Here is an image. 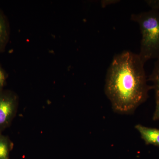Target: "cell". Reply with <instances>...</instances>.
<instances>
[{"instance_id": "7a4b0ae2", "label": "cell", "mask_w": 159, "mask_h": 159, "mask_svg": "<svg viewBox=\"0 0 159 159\" xmlns=\"http://www.w3.org/2000/svg\"><path fill=\"white\" fill-rule=\"evenodd\" d=\"M131 20L139 24L142 35L139 57L145 64L151 59L159 58V11L134 13Z\"/></svg>"}, {"instance_id": "30bf717a", "label": "cell", "mask_w": 159, "mask_h": 159, "mask_svg": "<svg viewBox=\"0 0 159 159\" xmlns=\"http://www.w3.org/2000/svg\"><path fill=\"white\" fill-rule=\"evenodd\" d=\"M146 2L151 9L159 11V0H148Z\"/></svg>"}, {"instance_id": "8992f818", "label": "cell", "mask_w": 159, "mask_h": 159, "mask_svg": "<svg viewBox=\"0 0 159 159\" xmlns=\"http://www.w3.org/2000/svg\"><path fill=\"white\" fill-rule=\"evenodd\" d=\"M13 145L9 137L0 134V159H10V153Z\"/></svg>"}, {"instance_id": "5b68a950", "label": "cell", "mask_w": 159, "mask_h": 159, "mask_svg": "<svg viewBox=\"0 0 159 159\" xmlns=\"http://www.w3.org/2000/svg\"><path fill=\"white\" fill-rule=\"evenodd\" d=\"M9 38V23L6 16L0 9V52L5 50Z\"/></svg>"}, {"instance_id": "9c48e42d", "label": "cell", "mask_w": 159, "mask_h": 159, "mask_svg": "<svg viewBox=\"0 0 159 159\" xmlns=\"http://www.w3.org/2000/svg\"><path fill=\"white\" fill-rule=\"evenodd\" d=\"M7 77L6 72L0 66V90L4 89L6 84Z\"/></svg>"}, {"instance_id": "ba28073f", "label": "cell", "mask_w": 159, "mask_h": 159, "mask_svg": "<svg viewBox=\"0 0 159 159\" xmlns=\"http://www.w3.org/2000/svg\"><path fill=\"white\" fill-rule=\"evenodd\" d=\"M156 95V105L155 111L154 113L152 119L154 121L159 120V90H155Z\"/></svg>"}, {"instance_id": "277c9868", "label": "cell", "mask_w": 159, "mask_h": 159, "mask_svg": "<svg viewBox=\"0 0 159 159\" xmlns=\"http://www.w3.org/2000/svg\"><path fill=\"white\" fill-rule=\"evenodd\" d=\"M141 138L147 145H152L159 147V129L147 127L141 124L135 125Z\"/></svg>"}, {"instance_id": "3957f363", "label": "cell", "mask_w": 159, "mask_h": 159, "mask_svg": "<svg viewBox=\"0 0 159 159\" xmlns=\"http://www.w3.org/2000/svg\"><path fill=\"white\" fill-rule=\"evenodd\" d=\"M19 105L17 94L4 89L0 90V134L11 125Z\"/></svg>"}, {"instance_id": "6da1fadb", "label": "cell", "mask_w": 159, "mask_h": 159, "mask_svg": "<svg viewBox=\"0 0 159 159\" xmlns=\"http://www.w3.org/2000/svg\"><path fill=\"white\" fill-rule=\"evenodd\" d=\"M144 63L139 54L126 51L114 56L106 77L104 91L116 112L129 115L148 97Z\"/></svg>"}, {"instance_id": "52a82bcc", "label": "cell", "mask_w": 159, "mask_h": 159, "mask_svg": "<svg viewBox=\"0 0 159 159\" xmlns=\"http://www.w3.org/2000/svg\"><path fill=\"white\" fill-rule=\"evenodd\" d=\"M148 80L153 84L152 87L153 89L159 90V58L155 63L153 70Z\"/></svg>"}]
</instances>
